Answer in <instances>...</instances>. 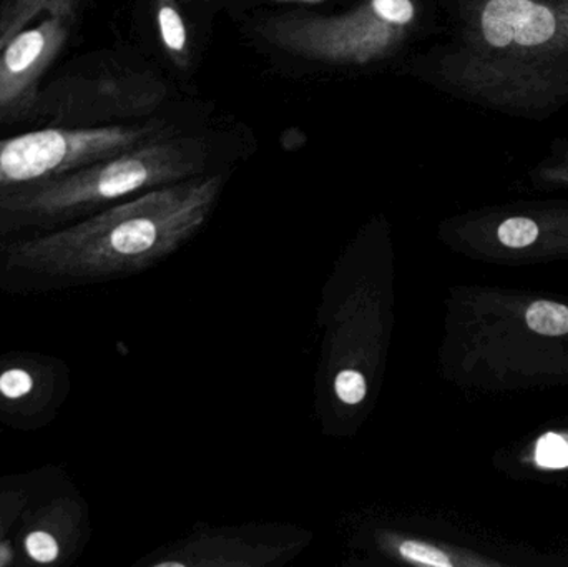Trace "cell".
Segmentation results:
<instances>
[{
  "mask_svg": "<svg viewBox=\"0 0 568 567\" xmlns=\"http://www.w3.org/2000/svg\"><path fill=\"white\" fill-rule=\"evenodd\" d=\"M225 175H199L130 196L43 235L0 246V290L47 293L140 275L209 225Z\"/></svg>",
  "mask_w": 568,
  "mask_h": 567,
  "instance_id": "cell-1",
  "label": "cell"
},
{
  "mask_svg": "<svg viewBox=\"0 0 568 567\" xmlns=\"http://www.w3.org/2000/svg\"><path fill=\"white\" fill-rule=\"evenodd\" d=\"M321 352L314 406L324 435L349 438L373 412L394 330V252L379 233L339 256L317 310Z\"/></svg>",
  "mask_w": 568,
  "mask_h": 567,
  "instance_id": "cell-2",
  "label": "cell"
},
{
  "mask_svg": "<svg viewBox=\"0 0 568 567\" xmlns=\"http://www.w3.org/2000/svg\"><path fill=\"white\" fill-rule=\"evenodd\" d=\"M440 369L493 395L568 385V298L506 286H457L446 302Z\"/></svg>",
  "mask_w": 568,
  "mask_h": 567,
  "instance_id": "cell-3",
  "label": "cell"
},
{
  "mask_svg": "<svg viewBox=\"0 0 568 567\" xmlns=\"http://www.w3.org/2000/svg\"><path fill=\"white\" fill-rule=\"evenodd\" d=\"M443 73L490 105H557L568 97V0H487Z\"/></svg>",
  "mask_w": 568,
  "mask_h": 567,
  "instance_id": "cell-4",
  "label": "cell"
},
{
  "mask_svg": "<svg viewBox=\"0 0 568 567\" xmlns=\"http://www.w3.org/2000/svg\"><path fill=\"white\" fill-rule=\"evenodd\" d=\"M205 149L159 139L57 179L0 193V246L62 229L156 186L203 175Z\"/></svg>",
  "mask_w": 568,
  "mask_h": 567,
  "instance_id": "cell-5",
  "label": "cell"
},
{
  "mask_svg": "<svg viewBox=\"0 0 568 567\" xmlns=\"http://www.w3.org/2000/svg\"><path fill=\"white\" fill-rule=\"evenodd\" d=\"M163 93L160 80L145 70L110 57H83L43 82L30 120L53 126L116 125L153 110Z\"/></svg>",
  "mask_w": 568,
  "mask_h": 567,
  "instance_id": "cell-6",
  "label": "cell"
},
{
  "mask_svg": "<svg viewBox=\"0 0 568 567\" xmlns=\"http://www.w3.org/2000/svg\"><path fill=\"white\" fill-rule=\"evenodd\" d=\"M414 0H366L349 12L270 20L260 32L282 49L344 65H367L389 57L416 22Z\"/></svg>",
  "mask_w": 568,
  "mask_h": 567,
  "instance_id": "cell-7",
  "label": "cell"
},
{
  "mask_svg": "<svg viewBox=\"0 0 568 567\" xmlns=\"http://www.w3.org/2000/svg\"><path fill=\"white\" fill-rule=\"evenodd\" d=\"M439 239L453 252L503 266L568 263V203L497 206L447 220Z\"/></svg>",
  "mask_w": 568,
  "mask_h": 567,
  "instance_id": "cell-8",
  "label": "cell"
},
{
  "mask_svg": "<svg viewBox=\"0 0 568 567\" xmlns=\"http://www.w3.org/2000/svg\"><path fill=\"white\" fill-rule=\"evenodd\" d=\"M153 125L53 126L0 139V193L57 179L159 139Z\"/></svg>",
  "mask_w": 568,
  "mask_h": 567,
  "instance_id": "cell-9",
  "label": "cell"
},
{
  "mask_svg": "<svg viewBox=\"0 0 568 567\" xmlns=\"http://www.w3.org/2000/svg\"><path fill=\"white\" fill-rule=\"evenodd\" d=\"M307 529L290 525L196 528L185 538L152 553L146 567H280L311 545Z\"/></svg>",
  "mask_w": 568,
  "mask_h": 567,
  "instance_id": "cell-10",
  "label": "cell"
},
{
  "mask_svg": "<svg viewBox=\"0 0 568 567\" xmlns=\"http://www.w3.org/2000/svg\"><path fill=\"white\" fill-rule=\"evenodd\" d=\"M73 22L43 16L0 45V123L32 119L47 72L69 42Z\"/></svg>",
  "mask_w": 568,
  "mask_h": 567,
  "instance_id": "cell-11",
  "label": "cell"
},
{
  "mask_svg": "<svg viewBox=\"0 0 568 567\" xmlns=\"http://www.w3.org/2000/svg\"><path fill=\"white\" fill-rule=\"evenodd\" d=\"M69 368L42 353L0 355V422L20 432L43 428L69 398Z\"/></svg>",
  "mask_w": 568,
  "mask_h": 567,
  "instance_id": "cell-12",
  "label": "cell"
},
{
  "mask_svg": "<svg viewBox=\"0 0 568 567\" xmlns=\"http://www.w3.org/2000/svg\"><path fill=\"white\" fill-rule=\"evenodd\" d=\"M39 496L17 528L20 556L30 565H70L82 555L92 535L89 506L75 489L45 499Z\"/></svg>",
  "mask_w": 568,
  "mask_h": 567,
  "instance_id": "cell-13",
  "label": "cell"
},
{
  "mask_svg": "<svg viewBox=\"0 0 568 567\" xmlns=\"http://www.w3.org/2000/svg\"><path fill=\"white\" fill-rule=\"evenodd\" d=\"M354 546L374 563L426 567H490L500 563L484 558L473 549L427 535L409 525H377L364 529Z\"/></svg>",
  "mask_w": 568,
  "mask_h": 567,
  "instance_id": "cell-14",
  "label": "cell"
},
{
  "mask_svg": "<svg viewBox=\"0 0 568 567\" xmlns=\"http://www.w3.org/2000/svg\"><path fill=\"white\" fill-rule=\"evenodd\" d=\"M82 2L83 0H0V45L39 17H62L75 23Z\"/></svg>",
  "mask_w": 568,
  "mask_h": 567,
  "instance_id": "cell-15",
  "label": "cell"
},
{
  "mask_svg": "<svg viewBox=\"0 0 568 567\" xmlns=\"http://www.w3.org/2000/svg\"><path fill=\"white\" fill-rule=\"evenodd\" d=\"M39 476H3L0 478V543L13 528H19L23 513L40 495Z\"/></svg>",
  "mask_w": 568,
  "mask_h": 567,
  "instance_id": "cell-16",
  "label": "cell"
},
{
  "mask_svg": "<svg viewBox=\"0 0 568 567\" xmlns=\"http://www.w3.org/2000/svg\"><path fill=\"white\" fill-rule=\"evenodd\" d=\"M153 7L163 47L176 65L186 69L190 65L189 32L175 0H153Z\"/></svg>",
  "mask_w": 568,
  "mask_h": 567,
  "instance_id": "cell-17",
  "label": "cell"
},
{
  "mask_svg": "<svg viewBox=\"0 0 568 567\" xmlns=\"http://www.w3.org/2000/svg\"><path fill=\"white\" fill-rule=\"evenodd\" d=\"M532 465L537 472L568 469V432H549L534 443Z\"/></svg>",
  "mask_w": 568,
  "mask_h": 567,
  "instance_id": "cell-18",
  "label": "cell"
},
{
  "mask_svg": "<svg viewBox=\"0 0 568 567\" xmlns=\"http://www.w3.org/2000/svg\"><path fill=\"white\" fill-rule=\"evenodd\" d=\"M534 180L539 185L557 186V189H568V155L557 160V162L547 163L540 166L534 173Z\"/></svg>",
  "mask_w": 568,
  "mask_h": 567,
  "instance_id": "cell-19",
  "label": "cell"
},
{
  "mask_svg": "<svg viewBox=\"0 0 568 567\" xmlns=\"http://www.w3.org/2000/svg\"><path fill=\"white\" fill-rule=\"evenodd\" d=\"M276 2H320V0H276Z\"/></svg>",
  "mask_w": 568,
  "mask_h": 567,
  "instance_id": "cell-20",
  "label": "cell"
},
{
  "mask_svg": "<svg viewBox=\"0 0 568 567\" xmlns=\"http://www.w3.org/2000/svg\"><path fill=\"white\" fill-rule=\"evenodd\" d=\"M182 2H189V0H182Z\"/></svg>",
  "mask_w": 568,
  "mask_h": 567,
  "instance_id": "cell-21",
  "label": "cell"
}]
</instances>
